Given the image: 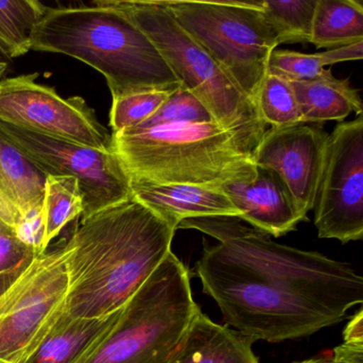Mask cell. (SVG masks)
I'll return each instance as SVG.
<instances>
[{"instance_id":"6da1fadb","label":"cell","mask_w":363,"mask_h":363,"mask_svg":"<svg viewBox=\"0 0 363 363\" xmlns=\"http://www.w3.org/2000/svg\"><path fill=\"white\" fill-rule=\"evenodd\" d=\"M218 242L203 246L196 273L225 324L255 342L309 337L363 303V278L348 263L276 243L237 218H188Z\"/></svg>"},{"instance_id":"7a4b0ae2","label":"cell","mask_w":363,"mask_h":363,"mask_svg":"<svg viewBox=\"0 0 363 363\" xmlns=\"http://www.w3.org/2000/svg\"><path fill=\"white\" fill-rule=\"evenodd\" d=\"M176 230L133 197L82 218L65 243V313L101 318L122 309L171 254Z\"/></svg>"},{"instance_id":"3957f363","label":"cell","mask_w":363,"mask_h":363,"mask_svg":"<svg viewBox=\"0 0 363 363\" xmlns=\"http://www.w3.org/2000/svg\"><path fill=\"white\" fill-rule=\"evenodd\" d=\"M31 50L65 55L90 65L107 80L112 101L182 86L152 40L108 0L48 8L33 33Z\"/></svg>"},{"instance_id":"277c9868","label":"cell","mask_w":363,"mask_h":363,"mask_svg":"<svg viewBox=\"0 0 363 363\" xmlns=\"http://www.w3.org/2000/svg\"><path fill=\"white\" fill-rule=\"evenodd\" d=\"M112 138L114 152L133 179L222 186L256 177L254 160L216 122L125 129Z\"/></svg>"},{"instance_id":"5b68a950","label":"cell","mask_w":363,"mask_h":363,"mask_svg":"<svg viewBox=\"0 0 363 363\" xmlns=\"http://www.w3.org/2000/svg\"><path fill=\"white\" fill-rule=\"evenodd\" d=\"M199 311L188 269L172 252L74 363H169Z\"/></svg>"},{"instance_id":"8992f818","label":"cell","mask_w":363,"mask_h":363,"mask_svg":"<svg viewBox=\"0 0 363 363\" xmlns=\"http://www.w3.org/2000/svg\"><path fill=\"white\" fill-rule=\"evenodd\" d=\"M145 35L171 67L182 86L207 108L240 150L254 160L265 133L257 106L222 67L177 24L159 0H108Z\"/></svg>"},{"instance_id":"52a82bcc","label":"cell","mask_w":363,"mask_h":363,"mask_svg":"<svg viewBox=\"0 0 363 363\" xmlns=\"http://www.w3.org/2000/svg\"><path fill=\"white\" fill-rule=\"evenodd\" d=\"M159 1L257 106L269 57L279 46L258 1Z\"/></svg>"},{"instance_id":"ba28073f","label":"cell","mask_w":363,"mask_h":363,"mask_svg":"<svg viewBox=\"0 0 363 363\" xmlns=\"http://www.w3.org/2000/svg\"><path fill=\"white\" fill-rule=\"evenodd\" d=\"M67 244L37 257L0 296V363H26L65 312Z\"/></svg>"},{"instance_id":"9c48e42d","label":"cell","mask_w":363,"mask_h":363,"mask_svg":"<svg viewBox=\"0 0 363 363\" xmlns=\"http://www.w3.org/2000/svg\"><path fill=\"white\" fill-rule=\"evenodd\" d=\"M0 137L26 155L48 176L77 180L82 218L133 199L130 178L114 152L33 133L0 121Z\"/></svg>"},{"instance_id":"30bf717a","label":"cell","mask_w":363,"mask_h":363,"mask_svg":"<svg viewBox=\"0 0 363 363\" xmlns=\"http://www.w3.org/2000/svg\"><path fill=\"white\" fill-rule=\"evenodd\" d=\"M313 209L320 239L362 240L363 114L339 123L329 135Z\"/></svg>"},{"instance_id":"8fae6325","label":"cell","mask_w":363,"mask_h":363,"mask_svg":"<svg viewBox=\"0 0 363 363\" xmlns=\"http://www.w3.org/2000/svg\"><path fill=\"white\" fill-rule=\"evenodd\" d=\"M39 74L0 82V121L95 150L114 152L113 138L82 97L65 99L38 84Z\"/></svg>"},{"instance_id":"7c38bea8","label":"cell","mask_w":363,"mask_h":363,"mask_svg":"<svg viewBox=\"0 0 363 363\" xmlns=\"http://www.w3.org/2000/svg\"><path fill=\"white\" fill-rule=\"evenodd\" d=\"M329 135L306 124L265 130L254 155L256 167L275 172L292 195L301 216L314 208Z\"/></svg>"},{"instance_id":"4fadbf2b","label":"cell","mask_w":363,"mask_h":363,"mask_svg":"<svg viewBox=\"0 0 363 363\" xmlns=\"http://www.w3.org/2000/svg\"><path fill=\"white\" fill-rule=\"evenodd\" d=\"M46 178L26 155L0 137V220L38 257L48 252L42 218Z\"/></svg>"},{"instance_id":"5bb4252c","label":"cell","mask_w":363,"mask_h":363,"mask_svg":"<svg viewBox=\"0 0 363 363\" xmlns=\"http://www.w3.org/2000/svg\"><path fill=\"white\" fill-rule=\"evenodd\" d=\"M222 189L241 212L240 220L264 235L282 237L308 220L297 209L286 184L271 169L257 167L254 179L228 182Z\"/></svg>"},{"instance_id":"9a60e30c","label":"cell","mask_w":363,"mask_h":363,"mask_svg":"<svg viewBox=\"0 0 363 363\" xmlns=\"http://www.w3.org/2000/svg\"><path fill=\"white\" fill-rule=\"evenodd\" d=\"M130 188L133 199L177 229L180 223L188 218L216 216L239 218L241 216L222 186L158 184L130 178Z\"/></svg>"},{"instance_id":"2e32d148","label":"cell","mask_w":363,"mask_h":363,"mask_svg":"<svg viewBox=\"0 0 363 363\" xmlns=\"http://www.w3.org/2000/svg\"><path fill=\"white\" fill-rule=\"evenodd\" d=\"M254 342L199 311L169 363H259Z\"/></svg>"},{"instance_id":"e0dca14e","label":"cell","mask_w":363,"mask_h":363,"mask_svg":"<svg viewBox=\"0 0 363 363\" xmlns=\"http://www.w3.org/2000/svg\"><path fill=\"white\" fill-rule=\"evenodd\" d=\"M301 112V124L343 122L352 112L362 114L359 91L348 79L335 77L325 69L318 77L307 82H292Z\"/></svg>"},{"instance_id":"ac0fdd59","label":"cell","mask_w":363,"mask_h":363,"mask_svg":"<svg viewBox=\"0 0 363 363\" xmlns=\"http://www.w3.org/2000/svg\"><path fill=\"white\" fill-rule=\"evenodd\" d=\"M101 318H74L63 314L26 363H74L112 326L118 314Z\"/></svg>"},{"instance_id":"d6986e66","label":"cell","mask_w":363,"mask_h":363,"mask_svg":"<svg viewBox=\"0 0 363 363\" xmlns=\"http://www.w3.org/2000/svg\"><path fill=\"white\" fill-rule=\"evenodd\" d=\"M363 42V6L358 0H318L310 43L343 48Z\"/></svg>"},{"instance_id":"ffe728a7","label":"cell","mask_w":363,"mask_h":363,"mask_svg":"<svg viewBox=\"0 0 363 363\" xmlns=\"http://www.w3.org/2000/svg\"><path fill=\"white\" fill-rule=\"evenodd\" d=\"M362 58L363 42L318 54H303L276 48L269 57L267 73L291 82H307L318 77L326 67L345 61L362 60Z\"/></svg>"},{"instance_id":"44dd1931","label":"cell","mask_w":363,"mask_h":363,"mask_svg":"<svg viewBox=\"0 0 363 363\" xmlns=\"http://www.w3.org/2000/svg\"><path fill=\"white\" fill-rule=\"evenodd\" d=\"M48 7L35 0H0V48L8 58L31 50L33 35Z\"/></svg>"},{"instance_id":"7402d4cb","label":"cell","mask_w":363,"mask_h":363,"mask_svg":"<svg viewBox=\"0 0 363 363\" xmlns=\"http://www.w3.org/2000/svg\"><path fill=\"white\" fill-rule=\"evenodd\" d=\"M82 213L84 196L77 180L65 176H48L42 206L46 250L65 227Z\"/></svg>"},{"instance_id":"603a6c76","label":"cell","mask_w":363,"mask_h":363,"mask_svg":"<svg viewBox=\"0 0 363 363\" xmlns=\"http://www.w3.org/2000/svg\"><path fill=\"white\" fill-rule=\"evenodd\" d=\"M278 44L310 43L318 0H257Z\"/></svg>"},{"instance_id":"cb8c5ba5","label":"cell","mask_w":363,"mask_h":363,"mask_svg":"<svg viewBox=\"0 0 363 363\" xmlns=\"http://www.w3.org/2000/svg\"><path fill=\"white\" fill-rule=\"evenodd\" d=\"M257 108L265 126L284 128L301 124L292 82L279 76L267 73L259 91Z\"/></svg>"},{"instance_id":"d4e9b609","label":"cell","mask_w":363,"mask_h":363,"mask_svg":"<svg viewBox=\"0 0 363 363\" xmlns=\"http://www.w3.org/2000/svg\"><path fill=\"white\" fill-rule=\"evenodd\" d=\"M172 92L173 91H145L113 99L110 111L112 133L135 128L145 122L156 113Z\"/></svg>"},{"instance_id":"484cf974","label":"cell","mask_w":363,"mask_h":363,"mask_svg":"<svg viewBox=\"0 0 363 363\" xmlns=\"http://www.w3.org/2000/svg\"><path fill=\"white\" fill-rule=\"evenodd\" d=\"M214 122L207 108L184 86L173 91L154 116L135 128Z\"/></svg>"},{"instance_id":"4316f807","label":"cell","mask_w":363,"mask_h":363,"mask_svg":"<svg viewBox=\"0 0 363 363\" xmlns=\"http://www.w3.org/2000/svg\"><path fill=\"white\" fill-rule=\"evenodd\" d=\"M37 255L0 220V274L30 264Z\"/></svg>"},{"instance_id":"83f0119b","label":"cell","mask_w":363,"mask_h":363,"mask_svg":"<svg viewBox=\"0 0 363 363\" xmlns=\"http://www.w3.org/2000/svg\"><path fill=\"white\" fill-rule=\"evenodd\" d=\"M333 360L337 363H363V343L344 342L333 350Z\"/></svg>"},{"instance_id":"f1b7e54d","label":"cell","mask_w":363,"mask_h":363,"mask_svg":"<svg viewBox=\"0 0 363 363\" xmlns=\"http://www.w3.org/2000/svg\"><path fill=\"white\" fill-rule=\"evenodd\" d=\"M344 342L363 343V311L359 310L343 331Z\"/></svg>"},{"instance_id":"f546056e","label":"cell","mask_w":363,"mask_h":363,"mask_svg":"<svg viewBox=\"0 0 363 363\" xmlns=\"http://www.w3.org/2000/svg\"><path fill=\"white\" fill-rule=\"evenodd\" d=\"M30 264L24 265V267H18V269L0 274V296L21 277V275L28 269Z\"/></svg>"},{"instance_id":"4dcf8cb0","label":"cell","mask_w":363,"mask_h":363,"mask_svg":"<svg viewBox=\"0 0 363 363\" xmlns=\"http://www.w3.org/2000/svg\"><path fill=\"white\" fill-rule=\"evenodd\" d=\"M294 363H337L333 360V358H320V359H309V360L301 361V362Z\"/></svg>"},{"instance_id":"1f68e13d","label":"cell","mask_w":363,"mask_h":363,"mask_svg":"<svg viewBox=\"0 0 363 363\" xmlns=\"http://www.w3.org/2000/svg\"><path fill=\"white\" fill-rule=\"evenodd\" d=\"M8 67H9V65H8V63H0V77H1V76L5 75L6 72H7Z\"/></svg>"}]
</instances>
